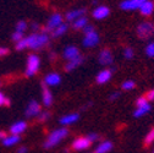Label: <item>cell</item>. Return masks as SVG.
<instances>
[{"instance_id": "cell-30", "label": "cell", "mask_w": 154, "mask_h": 153, "mask_svg": "<svg viewBox=\"0 0 154 153\" xmlns=\"http://www.w3.org/2000/svg\"><path fill=\"white\" fill-rule=\"evenodd\" d=\"M38 118V121H41V123H44V121H47V120H49L50 119V113L49 111H41L39 113V115L37 117Z\"/></svg>"}, {"instance_id": "cell-28", "label": "cell", "mask_w": 154, "mask_h": 153, "mask_svg": "<svg viewBox=\"0 0 154 153\" xmlns=\"http://www.w3.org/2000/svg\"><path fill=\"white\" fill-rule=\"evenodd\" d=\"M122 55H124V58L126 60H131V59H133V56H134V52H133V49L131 47H126L122 50Z\"/></svg>"}, {"instance_id": "cell-9", "label": "cell", "mask_w": 154, "mask_h": 153, "mask_svg": "<svg viewBox=\"0 0 154 153\" xmlns=\"http://www.w3.org/2000/svg\"><path fill=\"white\" fill-rule=\"evenodd\" d=\"M111 76H112V70L111 69H103L98 72V75L95 76V82L98 85H105L111 80Z\"/></svg>"}, {"instance_id": "cell-36", "label": "cell", "mask_w": 154, "mask_h": 153, "mask_svg": "<svg viewBox=\"0 0 154 153\" xmlns=\"http://www.w3.org/2000/svg\"><path fill=\"white\" fill-rule=\"evenodd\" d=\"M147 103H148V99L146 98V95H142V97H138L136 99V107H142Z\"/></svg>"}, {"instance_id": "cell-19", "label": "cell", "mask_w": 154, "mask_h": 153, "mask_svg": "<svg viewBox=\"0 0 154 153\" xmlns=\"http://www.w3.org/2000/svg\"><path fill=\"white\" fill-rule=\"evenodd\" d=\"M138 10H140L141 15H143V16H150L153 14V11H154V3L152 2V0H147L146 3H143L141 5V8Z\"/></svg>"}, {"instance_id": "cell-22", "label": "cell", "mask_w": 154, "mask_h": 153, "mask_svg": "<svg viewBox=\"0 0 154 153\" xmlns=\"http://www.w3.org/2000/svg\"><path fill=\"white\" fill-rule=\"evenodd\" d=\"M150 109H152V107H150L149 103H147V104H144L142 107H137L136 110L133 111V117L134 118H142V117H144L146 114H148L150 111Z\"/></svg>"}, {"instance_id": "cell-1", "label": "cell", "mask_w": 154, "mask_h": 153, "mask_svg": "<svg viewBox=\"0 0 154 153\" xmlns=\"http://www.w3.org/2000/svg\"><path fill=\"white\" fill-rule=\"evenodd\" d=\"M26 38L27 42V48L32 50H41L49 43V34L44 32H38V33H32Z\"/></svg>"}, {"instance_id": "cell-35", "label": "cell", "mask_w": 154, "mask_h": 153, "mask_svg": "<svg viewBox=\"0 0 154 153\" xmlns=\"http://www.w3.org/2000/svg\"><path fill=\"white\" fill-rule=\"evenodd\" d=\"M2 105H6V107L10 105V99L5 97L3 92H0V107Z\"/></svg>"}, {"instance_id": "cell-43", "label": "cell", "mask_w": 154, "mask_h": 153, "mask_svg": "<svg viewBox=\"0 0 154 153\" xmlns=\"http://www.w3.org/2000/svg\"><path fill=\"white\" fill-rule=\"evenodd\" d=\"M6 136H8V133L5 131H0V141H4L6 139Z\"/></svg>"}, {"instance_id": "cell-41", "label": "cell", "mask_w": 154, "mask_h": 153, "mask_svg": "<svg viewBox=\"0 0 154 153\" xmlns=\"http://www.w3.org/2000/svg\"><path fill=\"white\" fill-rule=\"evenodd\" d=\"M31 30L33 31V33H38V31L41 30V26L38 25V23H35V22H33V23L31 25Z\"/></svg>"}, {"instance_id": "cell-20", "label": "cell", "mask_w": 154, "mask_h": 153, "mask_svg": "<svg viewBox=\"0 0 154 153\" xmlns=\"http://www.w3.org/2000/svg\"><path fill=\"white\" fill-rule=\"evenodd\" d=\"M112 147H114V143H112L111 141H109V140H105V141L100 142V143L97 146V148H95V152H94V153H109V152L112 149Z\"/></svg>"}, {"instance_id": "cell-34", "label": "cell", "mask_w": 154, "mask_h": 153, "mask_svg": "<svg viewBox=\"0 0 154 153\" xmlns=\"http://www.w3.org/2000/svg\"><path fill=\"white\" fill-rule=\"evenodd\" d=\"M87 139L93 143V142L98 141L100 139V135H99V133H97V132H89L88 135H87Z\"/></svg>"}, {"instance_id": "cell-38", "label": "cell", "mask_w": 154, "mask_h": 153, "mask_svg": "<svg viewBox=\"0 0 154 153\" xmlns=\"http://www.w3.org/2000/svg\"><path fill=\"white\" fill-rule=\"evenodd\" d=\"M94 31H95V28H94V26H93V25H91V23L86 25V27L82 30L83 34H88V33H92V32H94Z\"/></svg>"}, {"instance_id": "cell-18", "label": "cell", "mask_w": 154, "mask_h": 153, "mask_svg": "<svg viewBox=\"0 0 154 153\" xmlns=\"http://www.w3.org/2000/svg\"><path fill=\"white\" fill-rule=\"evenodd\" d=\"M27 129V123L23 121V120H20V121H16L15 124H12L10 126V132L12 135H18L20 136L21 133H23Z\"/></svg>"}, {"instance_id": "cell-3", "label": "cell", "mask_w": 154, "mask_h": 153, "mask_svg": "<svg viewBox=\"0 0 154 153\" xmlns=\"http://www.w3.org/2000/svg\"><path fill=\"white\" fill-rule=\"evenodd\" d=\"M41 67V59L37 54H29L27 58V65H26V76L32 77L34 76Z\"/></svg>"}, {"instance_id": "cell-5", "label": "cell", "mask_w": 154, "mask_h": 153, "mask_svg": "<svg viewBox=\"0 0 154 153\" xmlns=\"http://www.w3.org/2000/svg\"><path fill=\"white\" fill-rule=\"evenodd\" d=\"M61 23H64V17H63V15L59 14V12H55V14H53V15L49 17V20H48V22L45 23V26L43 27L42 32H44V33H51L57 26H60Z\"/></svg>"}, {"instance_id": "cell-15", "label": "cell", "mask_w": 154, "mask_h": 153, "mask_svg": "<svg viewBox=\"0 0 154 153\" xmlns=\"http://www.w3.org/2000/svg\"><path fill=\"white\" fill-rule=\"evenodd\" d=\"M80 54H81V53H80L79 48H77L76 45H67V47L64 49V52H63V58H64L66 61H70V60L77 58V56H79Z\"/></svg>"}, {"instance_id": "cell-14", "label": "cell", "mask_w": 154, "mask_h": 153, "mask_svg": "<svg viewBox=\"0 0 154 153\" xmlns=\"http://www.w3.org/2000/svg\"><path fill=\"white\" fill-rule=\"evenodd\" d=\"M60 82H61V76L57 72H50L44 77L43 83H45L48 87H55V86H59Z\"/></svg>"}, {"instance_id": "cell-13", "label": "cell", "mask_w": 154, "mask_h": 153, "mask_svg": "<svg viewBox=\"0 0 154 153\" xmlns=\"http://www.w3.org/2000/svg\"><path fill=\"white\" fill-rule=\"evenodd\" d=\"M109 15H110V9L108 6H104V5L97 6L92 12V16H93V18H95V20H104V18H106Z\"/></svg>"}, {"instance_id": "cell-10", "label": "cell", "mask_w": 154, "mask_h": 153, "mask_svg": "<svg viewBox=\"0 0 154 153\" xmlns=\"http://www.w3.org/2000/svg\"><path fill=\"white\" fill-rule=\"evenodd\" d=\"M91 145L92 142L87 139V136H82V137H77L72 142V148L75 151H85V149H88Z\"/></svg>"}, {"instance_id": "cell-17", "label": "cell", "mask_w": 154, "mask_h": 153, "mask_svg": "<svg viewBox=\"0 0 154 153\" xmlns=\"http://www.w3.org/2000/svg\"><path fill=\"white\" fill-rule=\"evenodd\" d=\"M83 61H85V56L80 54L79 56H77V58H75V59H72V60H70V61L66 63L65 70H66L67 72H71V71L76 70L79 66H81V65L83 64Z\"/></svg>"}, {"instance_id": "cell-12", "label": "cell", "mask_w": 154, "mask_h": 153, "mask_svg": "<svg viewBox=\"0 0 154 153\" xmlns=\"http://www.w3.org/2000/svg\"><path fill=\"white\" fill-rule=\"evenodd\" d=\"M53 93L49 89V87L45 85V83H42V102H43V105L45 108H49L51 104H53Z\"/></svg>"}, {"instance_id": "cell-4", "label": "cell", "mask_w": 154, "mask_h": 153, "mask_svg": "<svg viewBox=\"0 0 154 153\" xmlns=\"http://www.w3.org/2000/svg\"><path fill=\"white\" fill-rule=\"evenodd\" d=\"M136 33H137L138 38H141L143 41L149 39L150 37L154 36V23L149 22V21L141 22L136 28Z\"/></svg>"}, {"instance_id": "cell-47", "label": "cell", "mask_w": 154, "mask_h": 153, "mask_svg": "<svg viewBox=\"0 0 154 153\" xmlns=\"http://www.w3.org/2000/svg\"><path fill=\"white\" fill-rule=\"evenodd\" d=\"M92 3H93V4L95 5V4H97V3H98V0H93V2H92Z\"/></svg>"}, {"instance_id": "cell-27", "label": "cell", "mask_w": 154, "mask_h": 153, "mask_svg": "<svg viewBox=\"0 0 154 153\" xmlns=\"http://www.w3.org/2000/svg\"><path fill=\"white\" fill-rule=\"evenodd\" d=\"M134 87H136V82H134L133 80H126L121 85V88L124 91H132Z\"/></svg>"}, {"instance_id": "cell-33", "label": "cell", "mask_w": 154, "mask_h": 153, "mask_svg": "<svg viewBox=\"0 0 154 153\" xmlns=\"http://www.w3.org/2000/svg\"><path fill=\"white\" fill-rule=\"evenodd\" d=\"M15 48H16V50H18V52H21V50L27 49V42H26V38H23L22 41H20L18 43H16Z\"/></svg>"}, {"instance_id": "cell-45", "label": "cell", "mask_w": 154, "mask_h": 153, "mask_svg": "<svg viewBox=\"0 0 154 153\" xmlns=\"http://www.w3.org/2000/svg\"><path fill=\"white\" fill-rule=\"evenodd\" d=\"M133 2H134V3H136V4H137V5L140 6V8H141V5H142L143 3H146L147 0H133Z\"/></svg>"}, {"instance_id": "cell-31", "label": "cell", "mask_w": 154, "mask_h": 153, "mask_svg": "<svg viewBox=\"0 0 154 153\" xmlns=\"http://www.w3.org/2000/svg\"><path fill=\"white\" fill-rule=\"evenodd\" d=\"M27 30V22L26 21H18L16 23V30L17 32H21V33H25V31Z\"/></svg>"}, {"instance_id": "cell-44", "label": "cell", "mask_w": 154, "mask_h": 153, "mask_svg": "<svg viewBox=\"0 0 154 153\" xmlns=\"http://www.w3.org/2000/svg\"><path fill=\"white\" fill-rule=\"evenodd\" d=\"M55 58H56V53L51 52V53H50V56H49V59H50V61H54V60H55Z\"/></svg>"}, {"instance_id": "cell-40", "label": "cell", "mask_w": 154, "mask_h": 153, "mask_svg": "<svg viewBox=\"0 0 154 153\" xmlns=\"http://www.w3.org/2000/svg\"><path fill=\"white\" fill-rule=\"evenodd\" d=\"M8 54H9V48H6V47H0V58H2V56L8 55Z\"/></svg>"}, {"instance_id": "cell-21", "label": "cell", "mask_w": 154, "mask_h": 153, "mask_svg": "<svg viewBox=\"0 0 154 153\" xmlns=\"http://www.w3.org/2000/svg\"><path fill=\"white\" fill-rule=\"evenodd\" d=\"M86 25H88V18H87V16H82L80 18H77L76 21H73L71 23V27L75 31H82L86 27Z\"/></svg>"}, {"instance_id": "cell-2", "label": "cell", "mask_w": 154, "mask_h": 153, "mask_svg": "<svg viewBox=\"0 0 154 153\" xmlns=\"http://www.w3.org/2000/svg\"><path fill=\"white\" fill-rule=\"evenodd\" d=\"M69 135V130L67 127H60V129H55L53 130L49 135L47 136L43 147L45 149H50L53 147H55L56 145H59L64 139H66Z\"/></svg>"}, {"instance_id": "cell-29", "label": "cell", "mask_w": 154, "mask_h": 153, "mask_svg": "<svg viewBox=\"0 0 154 153\" xmlns=\"http://www.w3.org/2000/svg\"><path fill=\"white\" fill-rule=\"evenodd\" d=\"M144 53H146L147 56H149V58H154V41H153V42H149V43L146 45Z\"/></svg>"}, {"instance_id": "cell-16", "label": "cell", "mask_w": 154, "mask_h": 153, "mask_svg": "<svg viewBox=\"0 0 154 153\" xmlns=\"http://www.w3.org/2000/svg\"><path fill=\"white\" fill-rule=\"evenodd\" d=\"M79 119H80V114L79 113H70V114H66V115L61 117L59 123L63 126H69V125H72V124L77 123Z\"/></svg>"}, {"instance_id": "cell-42", "label": "cell", "mask_w": 154, "mask_h": 153, "mask_svg": "<svg viewBox=\"0 0 154 153\" xmlns=\"http://www.w3.org/2000/svg\"><path fill=\"white\" fill-rule=\"evenodd\" d=\"M27 152H28V148L25 147V146H22V147H20L17 149V153H27Z\"/></svg>"}, {"instance_id": "cell-26", "label": "cell", "mask_w": 154, "mask_h": 153, "mask_svg": "<svg viewBox=\"0 0 154 153\" xmlns=\"http://www.w3.org/2000/svg\"><path fill=\"white\" fill-rule=\"evenodd\" d=\"M152 143H154V129H150L144 137V146H150Z\"/></svg>"}, {"instance_id": "cell-39", "label": "cell", "mask_w": 154, "mask_h": 153, "mask_svg": "<svg viewBox=\"0 0 154 153\" xmlns=\"http://www.w3.org/2000/svg\"><path fill=\"white\" fill-rule=\"evenodd\" d=\"M146 98H147L148 101H150V102H153V101H154V88H152V89H149V91L147 92Z\"/></svg>"}, {"instance_id": "cell-37", "label": "cell", "mask_w": 154, "mask_h": 153, "mask_svg": "<svg viewBox=\"0 0 154 153\" xmlns=\"http://www.w3.org/2000/svg\"><path fill=\"white\" fill-rule=\"evenodd\" d=\"M121 97V92H112L110 95H109V101L110 102H115L116 99H119Z\"/></svg>"}, {"instance_id": "cell-11", "label": "cell", "mask_w": 154, "mask_h": 153, "mask_svg": "<svg viewBox=\"0 0 154 153\" xmlns=\"http://www.w3.org/2000/svg\"><path fill=\"white\" fill-rule=\"evenodd\" d=\"M86 12H87V10H86V9H83V8L73 9V10H71V11L66 12L65 18H66V21H67V22L72 23L73 21H76V20H77V18H80V17H82V16H86Z\"/></svg>"}, {"instance_id": "cell-46", "label": "cell", "mask_w": 154, "mask_h": 153, "mask_svg": "<svg viewBox=\"0 0 154 153\" xmlns=\"http://www.w3.org/2000/svg\"><path fill=\"white\" fill-rule=\"evenodd\" d=\"M92 105H93V103H92V102H88L87 104H85V105H83V108H82V109H88V108H91Z\"/></svg>"}, {"instance_id": "cell-8", "label": "cell", "mask_w": 154, "mask_h": 153, "mask_svg": "<svg viewBox=\"0 0 154 153\" xmlns=\"http://www.w3.org/2000/svg\"><path fill=\"white\" fill-rule=\"evenodd\" d=\"M41 104L38 103L37 101L32 99L28 105L26 107V111H25V115L27 118H34V117H38L39 115V113H41Z\"/></svg>"}, {"instance_id": "cell-48", "label": "cell", "mask_w": 154, "mask_h": 153, "mask_svg": "<svg viewBox=\"0 0 154 153\" xmlns=\"http://www.w3.org/2000/svg\"><path fill=\"white\" fill-rule=\"evenodd\" d=\"M152 153H154V149H153V152H152Z\"/></svg>"}, {"instance_id": "cell-25", "label": "cell", "mask_w": 154, "mask_h": 153, "mask_svg": "<svg viewBox=\"0 0 154 153\" xmlns=\"http://www.w3.org/2000/svg\"><path fill=\"white\" fill-rule=\"evenodd\" d=\"M20 140H21V137L18 135H12L11 133V135L6 136V139L3 141V145L6 146V147H11L14 145H17L18 142H20Z\"/></svg>"}, {"instance_id": "cell-32", "label": "cell", "mask_w": 154, "mask_h": 153, "mask_svg": "<svg viewBox=\"0 0 154 153\" xmlns=\"http://www.w3.org/2000/svg\"><path fill=\"white\" fill-rule=\"evenodd\" d=\"M23 33H21V32H17V31H15L14 33H12V36H11V39L15 42V43H18L20 41H22L23 39Z\"/></svg>"}, {"instance_id": "cell-6", "label": "cell", "mask_w": 154, "mask_h": 153, "mask_svg": "<svg viewBox=\"0 0 154 153\" xmlns=\"http://www.w3.org/2000/svg\"><path fill=\"white\" fill-rule=\"evenodd\" d=\"M100 41V37L98 34L97 31H94L92 33H88V34H85L83 39H82V45L85 48H94L97 47L98 43Z\"/></svg>"}, {"instance_id": "cell-7", "label": "cell", "mask_w": 154, "mask_h": 153, "mask_svg": "<svg viewBox=\"0 0 154 153\" xmlns=\"http://www.w3.org/2000/svg\"><path fill=\"white\" fill-rule=\"evenodd\" d=\"M98 61L103 66H111L114 63V55L110 49H102L98 54Z\"/></svg>"}, {"instance_id": "cell-23", "label": "cell", "mask_w": 154, "mask_h": 153, "mask_svg": "<svg viewBox=\"0 0 154 153\" xmlns=\"http://www.w3.org/2000/svg\"><path fill=\"white\" fill-rule=\"evenodd\" d=\"M120 9L125 11H133V10H138L140 6L133 0H124V2L120 3Z\"/></svg>"}, {"instance_id": "cell-24", "label": "cell", "mask_w": 154, "mask_h": 153, "mask_svg": "<svg viewBox=\"0 0 154 153\" xmlns=\"http://www.w3.org/2000/svg\"><path fill=\"white\" fill-rule=\"evenodd\" d=\"M67 30H69V25L67 23H61L60 26H57L50 34H51V37L53 38H59V37H61V36H64L66 32H67Z\"/></svg>"}]
</instances>
